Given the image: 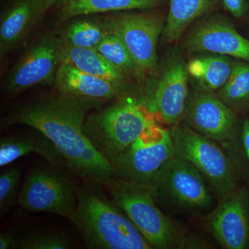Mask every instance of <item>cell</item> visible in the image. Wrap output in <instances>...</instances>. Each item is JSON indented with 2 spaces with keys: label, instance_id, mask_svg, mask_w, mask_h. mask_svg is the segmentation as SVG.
<instances>
[{
  "label": "cell",
  "instance_id": "obj_1",
  "mask_svg": "<svg viewBox=\"0 0 249 249\" xmlns=\"http://www.w3.org/2000/svg\"><path fill=\"white\" fill-rule=\"evenodd\" d=\"M104 102L58 92L14 107L1 119V127L19 124L40 131L61 153L67 169L85 182L104 186L113 177L110 162L85 132L87 117Z\"/></svg>",
  "mask_w": 249,
  "mask_h": 249
},
{
  "label": "cell",
  "instance_id": "obj_2",
  "mask_svg": "<svg viewBox=\"0 0 249 249\" xmlns=\"http://www.w3.org/2000/svg\"><path fill=\"white\" fill-rule=\"evenodd\" d=\"M76 209L67 219L92 249H152L124 211L102 193L76 188Z\"/></svg>",
  "mask_w": 249,
  "mask_h": 249
},
{
  "label": "cell",
  "instance_id": "obj_3",
  "mask_svg": "<svg viewBox=\"0 0 249 249\" xmlns=\"http://www.w3.org/2000/svg\"><path fill=\"white\" fill-rule=\"evenodd\" d=\"M104 186L152 249H192L195 235L164 213L148 188L114 176Z\"/></svg>",
  "mask_w": 249,
  "mask_h": 249
},
{
  "label": "cell",
  "instance_id": "obj_4",
  "mask_svg": "<svg viewBox=\"0 0 249 249\" xmlns=\"http://www.w3.org/2000/svg\"><path fill=\"white\" fill-rule=\"evenodd\" d=\"M153 114L142 98L123 94L108 107L89 113L85 134L110 162L155 124Z\"/></svg>",
  "mask_w": 249,
  "mask_h": 249
},
{
  "label": "cell",
  "instance_id": "obj_5",
  "mask_svg": "<svg viewBox=\"0 0 249 249\" xmlns=\"http://www.w3.org/2000/svg\"><path fill=\"white\" fill-rule=\"evenodd\" d=\"M148 188L160 209L169 213L198 217L214 208V194L204 177L177 156L159 170Z\"/></svg>",
  "mask_w": 249,
  "mask_h": 249
},
{
  "label": "cell",
  "instance_id": "obj_6",
  "mask_svg": "<svg viewBox=\"0 0 249 249\" xmlns=\"http://www.w3.org/2000/svg\"><path fill=\"white\" fill-rule=\"evenodd\" d=\"M170 130L175 156L189 162L202 175L218 199L243 182L219 142L197 133L186 123Z\"/></svg>",
  "mask_w": 249,
  "mask_h": 249
},
{
  "label": "cell",
  "instance_id": "obj_7",
  "mask_svg": "<svg viewBox=\"0 0 249 249\" xmlns=\"http://www.w3.org/2000/svg\"><path fill=\"white\" fill-rule=\"evenodd\" d=\"M175 155L170 129L155 122L110 161L114 178L149 188L152 178Z\"/></svg>",
  "mask_w": 249,
  "mask_h": 249
},
{
  "label": "cell",
  "instance_id": "obj_8",
  "mask_svg": "<svg viewBox=\"0 0 249 249\" xmlns=\"http://www.w3.org/2000/svg\"><path fill=\"white\" fill-rule=\"evenodd\" d=\"M103 19L109 33L124 42L142 74L155 71L164 18L157 13L142 12L116 14Z\"/></svg>",
  "mask_w": 249,
  "mask_h": 249
},
{
  "label": "cell",
  "instance_id": "obj_9",
  "mask_svg": "<svg viewBox=\"0 0 249 249\" xmlns=\"http://www.w3.org/2000/svg\"><path fill=\"white\" fill-rule=\"evenodd\" d=\"M18 204L29 213L68 218L76 209V188L58 170L42 167L28 175L18 195Z\"/></svg>",
  "mask_w": 249,
  "mask_h": 249
},
{
  "label": "cell",
  "instance_id": "obj_10",
  "mask_svg": "<svg viewBox=\"0 0 249 249\" xmlns=\"http://www.w3.org/2000/svg\"><path fill=\"white\" fill-rule=\"evenodd\" d=\"M206 231L223 249H249V193L245 182L218 199L203 216Z\"/></svg>",
  "mask_w": 249,
  "mask_h": 249
},
{
  "label": "cell",
  "instance_id": "obj_11",
  "mask_svg": "<svg viewBox=\"0 0 249 249\" xmlns=\"http://www.w3.org/2000/svg\"><path fill=\"white\" fill-rule=\"evenodd\" d=\"M63 41L52 35L40 37L10 71L5 91L17 95L37 85L53 86L62 61Z\"/></svg>",
  "mask_w": 249,
  "mask_h": 249
},
{
  "label": "cell",
  "instance_id": "obj_12",
  "mask_svg": "<svg viewBox=\"0 0 249 249\" xmlns=\"http://www.w3.org/2000/svg\"><path fill=\"white\" fill-rule=\"evenodd\" d=\"M183 121L197 133L222 144L235 137L240 120L217 94L197 90L188 96Z\"/></svg>",
  "mask_w": 249,
  "mask_h": 249
},
{
  "label": "cell",
  "instance_id": "obj_13",
  "mask_svg": "<svg viewBox=\"0 0 249 249\" xmlns=\"http://www.w3.org/2000/svg\"><path fill=\"white\" fill-rule=\"evenodd\" d=\"M188 76L186 64L180 57L174 56L167 62L153 91L142 98L150 111L171 127L183 121L189 96Z\"/></svg>",
  "mask_w": 249,
  "mask_h": 249
},
{
  "label": "cell",
  "instance_id": "obj_14",
  "mask_svg": "<svg viewBox=\"0 0 249 249\" xmlns=\"http://www.w3.org/2000/svg\"><path fill=\"white\" fill-rule=\"evenodd\" d=\"M186 46L191 52H209L249 62V40L224 19L198 26L187 37Z\"/></svg>",
  "mask_w": 249,
  "mask_h": 249
},
{
  "label": "cell",
  "instance_id": "obj_15",
  "mask_svg": "<svg viewBox=\"0 0 249 249\" xmlns=\"http://www.w3.org/2000/svg\"><path fill=\"white\" fill-rule=\"evenodd\" d=\"M47 12L44 0H16L0 19V58L25 40Z\"/></svg>",
  "mask_w": 249,
  "mask_h": 249
},
{
  "label": "cell",
  "instance_id": "obj_16",
  "mask_svg": "<svg viewBox=\"0 0 249 249\" xmlns=\"http://www.w3.org/2000/svg\"><path fill=\"white\" fill-rule=\"evenodd\" d=\"M53 87L63 94L105 101L122 96L125 90L65 62L59 67Z\"/></svg>",
  "mask_w": 249,
  "mask_h": 249
},
{
  "label": "cell",
  "instance_id": "obj_17",
  "mask_svg": "<svg viewBox=\"0 0 249 249\" xmlns=\"http://www.w3.org/2000/svg\"><path fill=\"white\" fill-rule=\"evenodd\" d=\"M33 129V128H31ZM24 135L5 137L0 141V166L11 164L15 160L29 155L36 154L53 165L65 163V160L53 142L40 131Z\"/></svg>",
  "mask_w": 249,
  "mask_h": 249
},
{
  "label": "cell",
  "instance_id": "obj_18",
  "mask_svg": "<svg viewBox=\"0 0 249 249\" xmlns=\"http://www.w3.org/2000/svg\"><path fill=\"white\" fill-rule=\"evenodd\" d=\"M164 0H65L58 7L61 22L72 18L101 14L133 10H150L157 7Z\"/></svg>",
  "mask_w": 249,
  "mask_h": 249
},
{
  "label": "cell",
  "instance_id": "obj_19",
  "mask_svg": "<svg viewBox=\"0 0 249 249\" xmlns=\"http://www.w3.org/2000/svg\"><path fill=\"white\" fill-rule=\"evenodd\" d=\"M62 62L125 89L127 76L113 66L96 49L79 48L63 42Z\"/></svg>",
  "mask_w": 249,
  "mask_h": 249
},
{
  "label": "cell",
  "instance_id": "obj_20",
  "mask_svg": "<svg viewBox=\"0 0 249 249\" xmlns=\"http://www.w3.org/2000/svg\"><path fill=\"white\" fill-rule=\"evenodd\" d=\"M219 0H170L163 35L165 40L175 42L197 18L209 14L219 6Z\"/></svg>",
  "mask_w": 249,
  "mask_h": 249
},
{
  "label": "cell",
  "instance_id": "obj_21",
  "mask_svg": "<svg viewBox=\"0 0 249 249\" xmlns=\"http://www.w3.org/2000/svg\"><path fill=\"white\" fill-rule=\"evenodd\" d=\"M234 63L225 55H203L187 64L188 74L196 80L201 91H219L231 74Z\"/></svg>",
  "mask_w": 249,
  "mask_h": 249
},
{
  "label": "cell",
  "instance_id": "obj_22",
  "mask_svg": "<svg viewBox=\"0 0 249 249\" xmlns=\"http://www.w3.org/2000/svg\"><path fill=\"white\" fill-rule=\"evenodd\" d=\"M110 34L104 19H78L62 31L60 38L65 43L79 48L96 49Z\"/></svg>",
  "mask_w": 249,
  "mask_h": 249
},
{
  "label": "cell",
  "instance_id": "obj_23",
  "mask_svg": "<svg viewBox=\"0 0 249 249\" xmlns=\"http://www.w3.org/2000/svg\"><path fill=\"white\" fill-rule=\"evenodd\" d=\"M217 96L234 111H245L249 107V62L234 63L231 74Z\"/></svg>",
  "mask_w": 249,
  "mask_h": 249
},
{
  "label": "cell",
  "instance_id": "obj_24",
  "mask_svg": "<svg viewBox=\"0 0 249 249\" xmlns=\"http://www.w3.org/2000/svg\"><path fill=\"white\" fill-rule=\"evenodd\" d=\"M96 50L127 77L142 74L124 42L117 36L111 34L106 36L96 47Z\"/></svg>",
  "mask_w": 249,
  "mask_h": 249
},
{
  "label": "cell",
  "instance_id": "obj_25",
  "mask_svg": "<svg viewBox=\"0 0 249 249\" xmlns=\"http://www.w3.org/2000/svg\"><path fill=\"white\" fill-rule=\"evenodd\" d=\"M221 145L230 156L243 181L249 176V118L240 120L235 137Z\"/></svg>",
  "mask_w": 249,
  "mask_h": 249
},
{
  "label": "cell",
  "instance_id": "obj_26",
  "mask_svg": "<svg viewBox=\"0 0 249 249\" xmlns=\"http://www.w3.org/2000/svg\"><path fill=\"white\" fill-rule=\"evenodd\" d=\"M71 247L67 236L58 232H34L18 239L19 249H67Z\"/></svg>",
  "mask_w": 249,
  "mask_h": 249
},
{
  "label": "cell",
  "instance_id": "obj_27",
  "mask_svg": "<svg viewBox=\"0 0 249 249\" xmlns=\"http://www.w3.org/2000/svg\"><path fill=\"white\" fill-rule=\"evenodd\" d=\"M20 170L17 167L7 168L0 175V215L1 219L18 202Z\"/></svg>",
  "mask_w": 249,
  "mask_h": 249
},
{
  "label": "cell",
  "instance_id": "obj_28",
  "mask_svg": "<svg viewBox=\"0 0 249 249\" xmlns=\"http://www.w3.org/2000/svg\"><path fill=\"white\" fill-rule=\"evenodd\" d=\"M226 9L235 18L243 17L247 14L248 4L247 0H222Z\"/></svg>",
  "mask_w": 249,
  "mask_h": 249
},
{
  "label": "cell",
  "instance_id": "obj_29",
  "mask_svg": "<svg viewBox=\"0 0 249 249\" xmlns=\"http://www.w3.org/2000/svg\"><path fill=\"white\" fill-rule=\"evenodd\" d=\"M18 249V239L11 232L0 234V249Z\"/></svg>",
  "mask_w": 249,
  "mask_h": 249
},
{
  "label": "cell",
  "instance_id": "obj_30",
  "mask_svg": "<svg viewBox=\"0 0 249 249\" xmlns=\"http://www.w3.org/2000/svg\"><path fill=\"white\" fill-rule=\"evenodd\" d=\"M65 0H44L45 4L46 11H48L53 6H58V5L61 4L62 2L65 1Z\"/></svg>",
  "mask_w": 249,
  "mask_h": 249
},
{
  "label": "cell",
  "instance_id": "obj_31",
  "mask_svg": "<svg viewBox=\"0 0 249 249\" xmlns=\"http://www.w3.org/2000/svg\"><path fill=\"white\" fill-rule=\"evenodd\" d=\"M243 181L246 183V185H247V188H248V191L249 193V176L247 177V178H246L245 179H244Z\"/></svg>",
  "mask_w": 249,
  "mask_h": 249
}]
</instances>
